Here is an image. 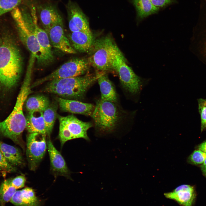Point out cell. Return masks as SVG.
<instances>
[{
  "mask_svg": "<svg viewBox=\"0 0 206 206\" xmlns=\"http://www.w3.org/2000/svg\"></svg>",
  "mask_w": 206,
  "mask_h": 206,
  "instance_id": "d590c367",
  "label": "cell"
},
{
  "mask_svg": "<svg viewBox=\"0 0 206 206\" xmlns=\"http://www.w3.org/2000/svg\"><path fill=\"white\" fill-rule=\"evenodd\" d=\"M46 135L29 133L27 138L26 156L30 169L35 171L43 158L47 148Z\"/></svg>",
  "mask_w": 206,
  "mask_h": 206,
  "instance_id": "30bf717a",
  "label": "cell"
},
{
  "mask_svg": "<svg viewBox=\"0 0 206 206\" xmlns=\"http://www.w3.org/2000/svg\"><path fill=\"white\" fill-rule=\"evenodd\" d=\"M199 113L201 120V131L206 129V99H197Z\"/></svg>",
  "mask_w": 206,
  "mask_h": 206,
  "instance_id": "83f0119b",
  "label": "cell"
},
{
  "mask_svg": "<svg viewBox=\"0 0 206 206\" xmlns=\"http://www.w3.org/2000/svg\"><path fill=\"white\" fill-rule=\"evenodd\" d=\"M26 120L25 128L29 133H40L47 135L42 112L33 111L28 112Z\"/></svg>",
  "mask_w": 206,
  "mask_h": 206,
  "instance_id": "ffe728a7",
  "label": "cell"
},
{
  "mask_svg": "<svg viewBox=\"0 0 206 206\" xmlns=\"http://www.w3.org/2000/svg\"><path fill=\"white\" fill-rule=\"evenodd\" d=\"M11 15L21 41L37 62L41 64V48L34 33V23L31 13L25 9L21 11L16 7L12 10Z\"/></svg>",
  "mask_w": 206,
  "mask_h": 206,
  "instance_id": "8992f818",
  "label": "cell"
},
{
  "mask_svg": "<svg viewBox=\"0 0 206 206\" xmlns=\"http://www.w3.org/2000/svg\"><path fill=\"white\" fill-rule=\"evenodd\" d=\"M35 11L31 13L34 25V32L40 46L41 64L46 65L52 62L54 58L52 46L46 31L38 25L37 16Z\"/></svg>",
  "mask_w": 206,
  "mask_h": 206,
  "instance_id": "4fadbf2b",
  "label": "cell"
},
{
  "mask_svg": "<svg viewBox=\"0 0 206 206\" xmlns=\"http://www.w3.org/2000/svg\"><path fill=\"white\" fill-rule=\"evenodd\" d=\"M47 144L50 160L51 169L53 173L56 175L70 178V172L60 153L55 148L50 139H48Z\"/></svg>",
  "mask_w": 206,
  "mask_h": 206,
  "instance_id": "e0dca14e",
  "label": "cell"
},
{
  "mask_svg": "<svg viewBox=\"0 0 206 206\" xmlns=\"http://www.w3.org/2000/svg\"><path fill=\"white\" fill-rule=\"evenodd\" d=\"M104 73L53 80L48 82L43 91L63 98L79 101L84 98L89 88Z\"/></svg>",
  "mask_w": 206,
  "mask_h": 206,
  "instance_id": "3957f363",
  "label": "cell"
},
{
  "mask_svg": "<svg viewBox=\"0 0 206 206\" xmlns=\"http://www.w3.org/2000/svg\"><path fill=\"white\" fill-rule=\"evenodd\" d=\"M26 178L23 175H19L11 179V185L16 189L24 187L26 182Z\"/></svg>",
  "mask_w": 206,
  "mask_h": 206,
  "instance_id": "4dcf8cb0",
  "label": "cell"
},
{
  "mask_svg": "<svg viewBox=\"0 0 206 206\" xmlns=\"http://www.w3.org/2000/svg\"><path fill=\"white\" fill-rule=\"evenodd\" d=\"M50 104L47 97L42 95H37L27 98L25 101V108L28 112L33 111L43 112Z\"/></svg>",
  "mask_w": 206,
  "mask_h": 206,
  "instance_id": "cb8c5ba5",
  "label": "cell"
},
{
  "mask_svg": "<svg viewBox=\"0 0 206 206\" xmlns=\"http://www.w3.org/2000/svg\"><path fill=\"white\" fill-rule=\"evenodd\" d=\"M154 6L159 7H164L176 3V0H150Z\"/></svg>",
  "mask_w": 206,
  "mask_h": 206,
  "instance_id": "1f68e13d",
  "label": "cell"
},
{
  "mask_svg": "<svg viewBox=\"0 0 206 206\" xmlns=\"http://www.w3.org/2000/svg\"><path fill=\"white\" fill-rule=\"evenodd\" d=\"M66 7L71 32L90 30L87 17L76 3L69 0Z\"/></svg>",
  "mask_w": 206,
  "mask_h": 206,
  "instance_id": "7c38bea8",
  "label": "cell"
},
{
  "mask_svg": "<svg viewBox=\"0 0 206 206\" xmlns=\"http://www.w3.org/2000/svg\"><path fill=\"white\" fill-rule=\"evenodd\" d=\"M57 117L59 122L58 137L62 147L66 141L73 139L90 140L87 132L92 126V123L82 121L73 114L64 116L58 115Z\"/></svg>",
  "mask_w": 206,
  "mask_h": 206,
  "instance_id": "ba28073f",
  "label": "cell"
},
{
  "mask_svg": "<svg viewBox=\"0 0 206 206\" xmlns=\"http://www.w3.org/2000/svg\"><path fill=\"white\" fill-rule=\"evenodd\" d=\"M200 167L203 174L206 177V159Z\"/></svg>",
  "mask_w": 206,
  "mask_h": 206,
  "instance_id": "836d02e7",
  "label": "cell"
},
{
  "mask_svg": "<svg viewBox=\"0 0 206 206\" xmlns=\"http://www.w3.org/2000/svg\"><path fill=\"white\" fill-rule=\"evenodd\" d=\"M46 32L52 47L67 54L76 53L65 34L62 19L52 26Z\"/></svg>",
  "mask_w": 206,
  "mask_h": 206,
  "instance_id": "8fae6325",
  "label": "cell"
},
{
  "mask_svg": "<svg viewBox=\"0 0 206 206\" xmlns=\"http://www.w3.org/2000/svg\"><path fill=\"white\" fill-rule=\"evenodd\" d=\"M16 191L11 183V179L4 180L0 186V204L5 206V204L10 201Z\"/></svg>",
  "mask_w": 206,
  "mask_h": 206,
  "instance_id": "484cf974",
  "label": "cell"
},
{
  "mask_svg": "<svg viewBox=\"0 0 206 206\" xmlns=\"http://www.w3.org/2000/svg\"><path fill=\"white\" fill-rule=\"evenodd\" d=\"M10 201L16 206H39L40 204L34 190L28 187L16 190Z\"/></svg>",
  "mask_w": 206,
  "mask_h": 206,
  "instance_id": "d6986e66",
  "label": "cell"
},
{
  "mask_svg": "<svg viewBox=\"0 0 206 206\" xmlns=\"http://www.w3.org/2000/svg\"><path fill=\"white\" fill-rule=\"evenodd\" d=\"M22 0H0V16L16 7Z\"/></svg>",
  "mask_w": 206,
  "mask_h": 206,
  "instance_id": "4316f807",
  "label": "cell"
},
{
  "mask_svg": "<svg viewBox=\"0 0 206 206\" xmlns=\"http://www.w3.org/2000/svg\"><path fill=\"white\" fill-rule=\"evenodd\" d=\"M90 65L88 59L78 58L71 59L48 75L36 80L31 84V88L53 80L79 76L85 73Z\"/></svg>",
  "mask_w": 206,
  "mask_h": 206,
  "instance_id": "9c48e42d",
  "label": "cell"
},
{
  "mask_svg": "<svg viewBox=\"0 0 206 206\" xmlns=\"http://www.w3.org/2000/svg\"><path fill=\"white\" fill-rule=\"evenodd\" d=\"M43 29L46 31L62 19L56 6L51 2L39 3L35 7Z\"/></svg>",
  "mask_w": 206,
  "mask_h": 206,
  "instance_id": "5bb4252c",
  "label": "cell"
},
{
  "mask_svg": "<svg viewBox=\"0 0 206 206\" xmlns=\"http://www.w3.org/2000/svg\"><path fill=\"white\" fill-rule=\"evenodd\" d=\"M58 106V103L56 101L55 102L50 103L49 106L42 112L47 135L49 137L57 117V110Z\"/></svg>",
  "mask_w": 206,
  "mask_h": 206,
  "instance_id": "d4e9b609",
  "label": "cell"
},
{
  "mask_svg": "<svg viewBox=\"0 0 206 206\" xmlns=\"http://www.w3.org/2000/svg\"><path fill=\"white\" fill-rule=\"evenodd\" d=\"M68 38L74 49L81 52H88L94 41L90 30L71 32Z\"/></svg>",
  "mask_w": 206,
  "mask_h": 206,
  "instance_id": "ac0fdd59",
  "label": "cell"
},
{
  "mask_svg": "<svg viewBox=\"0 0 206 206\" xmlns=\"http://www.w3.org/2000/svg\"><path fill=\"white\" fill-rule=\"evenodd\" d=\"M0 150L7 161L12 166H20L23 160L20 151L17 147L0 141Z\"/></svg>",
  "mask_w": 206,
  "mask_h": 206,
  "instance_id": "603a6c76",
  "label": "cell"
},
{
  "mask_svg": "<svg viewBox=\"0 0 206 206\" xmlns=\"http://www.w3.org/2000/svg\"><path fill=\"white\" fill-rule=\"evenodd\" d=\"M134 7L138 21L157 13L159 8L154 5L150 0H129Z\"/></svg>",
  "mask_w": 206,
  "mask_h": 206,
  "instance_id": "7402d4cb",
  "label": "cell"
},
{
  "mask_svg": "<svg viewBox=\"0 0 206 206\" xmlns=\"http://www.w3.org/2000/svg\"><path fill=\"white\" fill-rule=\"evenodd\" d=\"M206 159V153L199 150H195L188 159L189 163L193 165H202Z\"/></svg>",
  "mask_w": 206,
  "mask_h": 206,
  "instance_id": "f1b7e54d",
  "label": "cell"
},
{
  "mask_svg": "<svg viewBox=\"0 0 206 206\" xmlns=\"http://www.w3.org/2000/svg\"><path fill=\"white\" fill-rule=\"evenodd\" d=\"M116 102L100 99L95 106L91 116L96 129L103 133L114 131L124 117L136 115V110L122 112Z\"/></svg>",
  "mask_w": 206,
  "mask_h": 206,
  "instance_id": "5b68a950",
  "label": "cell"
},
{
  "mask_svg": "<svg viewBox=\"0 0 206 206\" xmlns=\"http://www.w3.org/2000/svg\"><path fill=\"white\" fill-rule=\"evenodd\" d=\"M197 149L206 153V140L199 144L198 146Z\"/></svg>",
  "mask_w": 206,
  "mask_h": 206,
  "instance_id": "d6a6232c",
  "label": "cell"
},
{
  "mask_svg": "<svg viewBox=\"0 0 206 206\" xmlns=\"http://www.w3.org/2000/svg\"><path fill=\"white\" fill-rule=\"evenodd\" d=\"M121 52L112 37L109 35L94 40L88 53V60L91 65L101 72L112 70L115 56Z\"/></svg>",
  "mask_w": 206,
  "mask_h": 206,
  "instance_id": "52a82bcc",
  "label": "cell"
},
{
  "mask_svg": "<svg viewBox=\"0 0 206 206\" xmlns=\"http://www.w3.org/2000/svg\"><path fill=\"white\" fill-rule=\"evenodd\" d=\"M33 66L31 64L28 65L13 110L5 120L0 122V134L23 148L21 136L26 124L23 108L28 96L32 92L31 85Z\"/></svg>",
  "mask_w": 206,
  "mask_h": 206,
  "instance_id": "6da1fadb",
  "label": "cell"
},
{
  "mask_svg": "<svg viewBox=\"0 0 206 206\" xmlns=\"http://www.w3.org/2000/svg\"><path fill=\"white\" fill-rule=\"evenodd\" d=\"M2 39L0 38V46H1L2 43Z\"/></svg>",
  "mask_w": 206,
  "mask_h": 206,
  "instance_id": "e575fe53",
  "label": "cell"
},
{
  "mask_svg": "<svg viewBox=\"0 0 206 206\" xmlns=\"http://www.w3.org/2000/svg\"><path fill=\"white\" fill-rule=\"evenodd\" d=\"M165 197L173 200L181 206H192L196 197L193 186L188 185H180L172 192L164 193Z\"/></svg>",
  "mask_w": 206,
  "mask_h": 206,
  "instance_id": "9a60e30c",
  "label": "cell"
},
{
  "mask_svg": "<svg viewBox=\"0 0 206 206\" xmlns=\"http://www.w3.org/2000/svg\"><path fill=\"white\" fill-rule=\"evenodd\" d=\"M121 52L117 54L112 64V70L118 74L121 85L129 98L135 103L140 98L141 92L150 82L149 79L137 75L126 63Z\"/></svg>",
  "mask_w": 206,
  "mask_h": 206,
  "instance_id": "277c9868",
  "label": "cell"
},
{
  "mask_svg": "<svg viewBox=\"0 0 206 206\" xmlns=\"http://www.w3.org/2000/svg\"><path fill=\"white\" fill-rule=\"evenodd\" d=\"M0 46V85L9 90L17 83L23 70L20 51L11 36L3 35Z\"/></svg>",
  "mask_w": 206,
  "mask_h": 206,
  "instance_id": "7a4b0ae2",
  "label": "cell"
},
{
  "mask_svg": "<svg viewBox=\"0 0 206 206\" xmlns=\"http://www.w3.org/2000/svg\"><path fill=\"white\" fill-rule=\"evenodd\" d=\"M101 92V99L116 102L117 96L114 87L105 73L97 80Z\"/></svg>",
  "mask_w": 206,
  "mask_h": 206,
  "instance_id": "44dd1931",
  "label": "cell"
},
{
  "mask_svg": "<svg viewBox=\"0 0 206 206\" xmlns=\"http://www.w3.org/2000/svg\"><path fill=\"white\" fill-rule=\"evenodd\" d=\"M56 101L61 110L73 114L91 116L95 108V106L90 103L59 97L56 98Z\"/></svg>",
  "mask_w": 206,
  "mask_h": 206,
  "instance_id": "2e32d148",
  "label": "cell"
},
{
  "mask_svg": "<svg viewBox=\"0 0 206 206\" xmlns=\"http://www.w3.org/2000/svg\"><path fill=\"white\" fill-rule=\"evenodd\" d=\"M0 170L7 173L14 172L16 169L6 160L0 150Z\"/></svg>",
  "mask_w": 206,
  "mask_h": 206,
  "instance_id": "f546056e",
  "label": "cell"
}]
</instances>
